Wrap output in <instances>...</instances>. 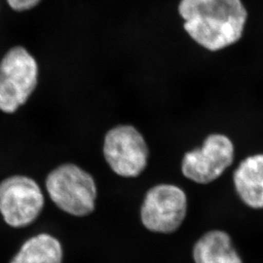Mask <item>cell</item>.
Segmentation results:
<instances>
[{"label":"cell","mask_w":263,"mask_h":263,"mask_svg":"<svg viewBox=\"0 0 263 263\" xmlns=\"http://www.w3.org/2000/svg\"><path fill=\"white\" fill-rule=\"evenodd\" d=\"M178 13L189 37L210 51L238 42L247 20L241 0H180Z\"/></svg>","instance_id":"6da1fadb"},{"label":"cell","mask_w":263,"mask_h":263,"mask_svg":"<svg viewBox=\"0 0 263 263\" xmlns=\"http://www.w3.org/2000/svg\"><path fill=\"white\" fill-rule=\"evenodd\" d=\"M46 187L53 203L69 215L85 217L96 209L98 188L94 178L76 164H63L53 170Z\"/></svg>","instance_id":"7a4b0ae2"},{"label":"cell","mask_w":263,"mask_h":263,"mask_svg":"<svg viewBox=\"0 0 263 263\" xmlns=\"http://www.w3.org/2000/svg\"><path fill=\"white\" fill-rule=\"evenodd\" d=\"M187 213V197L182 189L161 183L147 192L140 209V219L152 234L171 235L181 229Z\"/></svg>","instance_id":"3957f363"},{"label":"cell","mask_w":263,"mask_h":263,"mask_svg":"<svg viewBox=\"0 0 263 263\" xmlns=\"http://www.w3.org/2000/svg\"><path fill=\"white\" fill-rule=\"evenodd\" d=\"M38 66L22 46L11 48L0 62V110L13 114L25 104L37 84Z\"/></svg>","instance_id":"277c9868"},{"label":"cell","mask_w":263,"mask_h":263,"mask_svg":"<svg viewBox=\"0 0 263 263\" xmlns=\"http://www.w3.org/2000/svg\"><path fill=\"white\" fill-rule=\"evenodd\" d=\"M103 155L116 174L125 178L138 177L148 164L149 150L144 138L132 125H118L106 133Z\"/></svg>","instance_id":"5b68a950"},{"label":"cell","mask_w":263,"mask_h":263,"mask_svg":"<svg viewBox=\"0 0 263 263\" xmlns=\"http://www.w3.org/2000/svg\"><path fill=\"white\" fill-rule=\"evenodd\" d=\"M235 146L229 137L214 133L202 146L186 152L181 162L185 177L199 184H209L219 179L235 160Z\"/></svg>","instance_id":"8992f818"},{"label":"cell","mask_w":263,"mask_h":263,"mask_svg":"<svg viewBox=\"0 0 263 263\" xmlns=\"http://www.w3.org/2000/svg\"><path fill=\"white\" fill-rule=\"evenodd\" d=\"M45 199L39 185L24 176H14L0 183V214L13 228L30 226L42 212Z\"/></svg>","instance_id":"52a82bcc"},{"label":"cell","mask_w":263,"mask_h":263,"mask_svg":"<svg viewBox=\"0 0 263 263\" xmlns=\"http://www.w3.org/2000/svg\"><path fill=\"white\" fill-rule=\"evenodd\" d=\"M235 193L241 202L254 210L263 209V153L245 157L233 174Z\"/></svg>","instance_id":"ba28073f"},{"label":"cell","mask_w":263,"mask_h":263,"mask_svg":"<svg viewBox=\"0 0 263 263\" xmlns=\"http://www.w3.org/2000/svg\"><path fill=\"white\" fill-rule=\"evenodd\" d=\"M193 263H243V258L226 230H208L192 247Z\"/></svg>","instance_id":"9c48e42d"},{"label":"cell","mask_w":263,"mask_h":263,"mask_svg":"<svg viewBox=\"0 0 263 263\" xmlns=\"http://www.w3.org/2000/svg\"><path fill=\"white\" fill-rule=\"evenodd\" d=\"M60 240L48 233H40L26 240L10 263H64Z\"/></svg>","instance_id":"30bf717a"},{"label":"cell","mask_w":263,"mask_h":263,"mask_svg":"<svg viewBox=\"0 0 263 263\" xmlns=\"http://www.w3.org/2000/svg\"><path fill=\"white\" fill-rule=\"evenodd\" d=\"M41 0H7L8 5L15 11H25L32 9L39 4Z\"/></svg>","instance_id":"8fae6325"}]
</instances>
